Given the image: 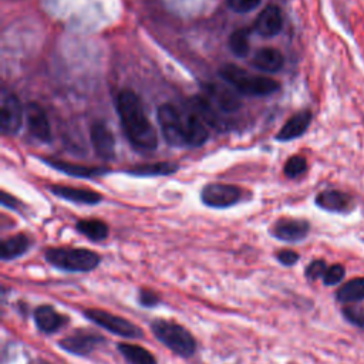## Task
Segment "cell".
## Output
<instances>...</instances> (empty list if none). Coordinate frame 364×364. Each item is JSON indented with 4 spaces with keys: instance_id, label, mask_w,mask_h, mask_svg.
<instances>
[{
    "instance_id": "83f0119b",
    "label": "cell",
    "mask_w": 364,
    "mask_h": 364,
    "mask_svg": "<svg viewBox=\"0 0 364 364\" xmlns=\"http://www.w3.org/2000/svg\"><path fill=\"white\" fill-rule=\"evenodd\" d=\"M307 169V161L301 155H294L290 156L283 168V172L287 178H297L299 175L304 173Z\"/></svg>"
},
{
    "instance_id": "9a60e30c",
    "label": "cell",
    "mask_w": 364,
    "mask_h": 364,
    "mask_svg": "<svg viewBox=\"0 0 364 364\" xmlns=\"http://www.w3.org/2000/svg\"><path fill=\"white\" fill-rule=\"evenodd\" d=\"M34 321L40 331L53 334L67 324V317L55 311L51 306L43 304L34 310Z\"/></svg>"
},
{
    "instance_id": "7c38bea8",
    "label": "cell",
    "mask_w": 364,
    "mask_h": 364,
    "mask_svg": "<svg viewBox=\"0 0 364 364\" xmlns=\"http://www.w3.org/2000/svg\"><path fill=\"white\" fill-rule=\"evenodd\" d=\"M310 230V225L303 219H279L272 226V235L284 242H299L303 240Z\"/></svg>"
},
{
    "instance_id": "6da1fadb",
    "label": "cell",
    "mask_w": 364,
    "mask_h": 364,
    "mask_svg": "<svg viewBox=\"0 0 364 364\" xmlns=\"http://www.w3.org/2000/svg\"><path fill=\"white\" fill-rule=\"evenodd\" d=\"M117 111L129 144L139 151L158 146V135L149 122L139 97L132 90H122L117 97Z\"/></svg>"
},
{
    "instance_id": "3957f363",
    "label": "cell",
    "mask_w": 364,
    "mask_h": 364,
    "mask_svg": "<svg viewBox=\"0 0 364 364\" xmlns=\"http://www.w3.org/2000/svg\"><path fill=\"white\" fill-rule=\"evenodd\" d=\"M44 257L54 267L75 273L91 272L101 262L95 252L78 247H51L46 250Z\"/></svg>"
},
{
    "instance_id": "ffe728a7",
    "label": "cell",
    "mask_w": 364,
    "mask_h": 364,
    "mask_svg": "<svg viewBox=\"0 0 364 364\" xmlns=\"http://www.w3.org/2000/svg\"><path fill=\"white\" fill-rule=\"evenodd\" d=\"M252 65L263 73H276L283 67V55L273 47H263L255 53Z\"/></svg>"
},
{
    "instance_id": "9c48e42d",
    "label": "cell",
    "mask_w": 364,
    "mask_h": 364,
    "mask_svg": "<svg viewBox=\"0 0 364 364\" xmlns=\"http://www.w3.org/2000/svg\"><path fill=\"white\" fill-rule=\"evenodd\" d=\"M105 338L97 333H90V331H75L71 336L64 337L60 340L58 346L60 348L75 354V355H88L92 353L100 344H102Z\"/></svg>"
},
{
    "instance_id": "2e32d148",
    "label": "cell",
    "mask_w": 364,
    "mask_h": 364,
    "mask_svg": "<svg viewBox=\"0 0 364 364\" xmlns=\"http://www.w3.org/2000/svg\"><path fill=\"white\" fill-rule=\"evenodd\" d=\"M310 122H311V112L309 109H303L289 118V121L277 132L276 139L286 142V141L299 138L307 131Z\"/></svg>"
},
{
    "instance_id": "603a6c76",
    "label": "cell",
    "mask_w": 364,
    "mask_h": 364,
    "mask_svg": "<svg viewBox=\"0 0 364 364\" xmlns=\"http://www.w3.org/2000/svg\"><path fill=\"white\" fill-rule=\"evenodd\" d=\"M340 303H355L364 300V277H355L344 283L336 291Z\"/></svg>"
},
{
    "instance_id": "44dd1931",
    "label": "cell",
    "mask_w": 364,
    "mask_h": 364,
    "mask_svg": "<svg viewBox=\"0 0 364 364\" xmlns=\"http://www.w3.org/2000/svg\"><path fill=\"white\" fill-rule=\"evenodd\" d=\"M30 246H31V240L24 233L10 236L1 242L0 257L3 262L17 259L23 256L30 249Z\"/></svg>"
},
{
    "instance_id": "484cf974",
    "label": "cell",
    "mask_w": 364,
    "mask_h": 364,
    "mask_svg": "<svg viewBox=\"0 0 364 364\" xmlns=\"http://www.w3.org/2000/svg\"><path fill=\"white\" fill-rule=\"evenodd\" d=\"M178 166L172 162H155V164H145L128 169L127 172L131 175L138 176H158V175H171L176 172Z\"/></svg>"
},
{
    "instance_id": "4fadbf2b",
    "label": "cell",
    "mask_w": 364,
    "mask_h": 364,
    "mask_svg": "<svg viewBox=\"0 0 364 364\" xmlns=\"http://www.w3.org/2000/svg\"><path fill=\"white\" fill-rule=\"evenodd\" d=\"M283 26L282 11L277 6H267L257 16L253 30L262 37H273L280 33Z\"/></svg>"
},
{
    "instance_id": "7a4b0ae2",
    "label": "cell",
    "mask_w": 364,
    "mask_h": 364,
    "mask_svg": "<svg viewBox=\"0 0 364 364\" xmlns=\"http://www.w3.org/2000/svg\"><path fill=\"white\" fill-rule=\"evenodd\" d=\"M219 74L228 84L233 85L237 92L249 97L270 95L280 88L276 80L263 75H250L246 70L233 64L223 65Z\"/></svg>"
},
{
    "instance_id": "4316f807",
    "label": "cell",
    "mask_w": 364,
    "mask_h": 364,
    "mask_svg": "<svg viewBox=\"0 0 364 364\" xmlns=\"http://www.w3.org/2000/svg\"><path fill=\"white\" fill-rule=\"evenodd\" d=\"M247 30H236L229 37V48L236 57H246L249 54V38Z\"/></svg>"
},
{
    "instance_id": "4dcf8cb0",
    "label": "cell",
    "mask_w": 364,
    "mask_h": 364,
    "mask_svg": "<svg viewBox=\"0 0 364 364\" xmlns=\"http://www.w3.org/2000/svg\"><path fill=\"white\" fill-rule=\"evenodd\" d=\"M228 6L236 13H249L255 10L262 0H226Z\"/></svg>"
},
{
    "instance_id": "52a82bcc",
    "label": "cell",
    "mask_w": 364,
    "mask_h": 364,
    "mask_svg": "<svg viewBox=\"0 0 364 364\" xmlns=\"http://www.w3.org/2000/svg\"><path fill=\"white\" fill-rule=\"evenodd\" d=\"M24 109L11 91L3 88L0 98V127L4 135H14L21 128Z\"/></svg>"
},
{
    "instance_id": "ba28073f",
    "label": "cell",
    "mask_w": 364,
    "mask_h": 364,
    "mask_svg": "<svg viewBox=\"0 0 364 364\" xmlns=\"http://www.w3.org/2000/svg\"><path fill=\"white\" fill-rule=\"evenodd\" d=\"M242 198V189L228 183H208L200 192L202 202L209 208L223 209L237 203Z\"/></svg>"
},
{
    "instance_id": "5bb4252c",
    "label": "cell",
    "mask_w": 364,
    "mask_h": 364,
    "mask_svg": "<svg viewBox=\"0 0 364 364\" xmlns=\"http://www.w3.org/2000/svg\"><path fill=\"white\" fill-rule=\"evenodd\" d=\"M316 205L324 210L328 212H350L354 208V200L350 195L336 191V189H327L320 192L316 196Z\"/></svg>"
},
{
    "instance_id": "1f68e13d",
    "label": "cell",
    "mask_w": 364,
    "mask_h": 364,
    "mask_svg": "<svg viewBox=\"0 0 364 364\" xmlns=\"http://www.w3.org/2000/svg\"><path fill=\"white\" fill-rule=\"evenodd\" d=\"M327 270V264L324 260H313L306 267V277L309 280H317L318 277H323Z\"/></svg>"
},
{
    "instance_id": "cb8c5ba5",
    "label": "cell",
    "mask_w": 364,
    "mask_h": 364,
    "mask_svg": "<svg viewBox=\"0 0 364 364\" xmlns=\"http://www.w3.org/2000/svg\"><path fill=\"white\" fill-rule=\"evenodd\" d=\"M118 350L128 364H156V358L141 346L122 343L118 344Z\"/></svg>"
},
{
    "instance_id": "30bf717a",
    "label": "cell",
    "mask_w": 364,
    "mask_h": 364,
    "mask_svg": "<svg viewBox=\"0 0 364 364\" xmlns=\"http://www.w3.org/2000/svg\"><path fill=\"white\" fill-rule=\"evenodd\" d=\"M24 119L28 132L41 142L51 141V128L44 109L37 104H27L24 108Z\"/></svg>"
},
{
    "instance_id": "7402d4cb",
    "label": "cell",
    "mask_w": 364,
    "mask_h": 364,
    "mask_svg": "<svg viewBox=\"0 0 364 364\" xmlns=\"http://www.w3.org/2000/svg\"><path fill=\"white\" fill-rule=\"evenodd\" d=\"M208 90H209V95L212 97V104L216 105V108H219L222 111H228V112L236 111L239 108L240 101L230 90L218 87L215 84L209 85Z\"/></svg>"
},
{
    "instance_id": "ac0fdd59",
    "label": "cell",
    "mask_w": 364,
    "mask_h": 364,
    "mask_svg": "<svg viewBox=\"0 0 364 364\" xmlns=\"http://www.w3.org/2000/svg\"><path fill=\"white\" fill-rule=\"evenodd\" d=\"M185 119V136H186V146H200L209 138V131L206 122L196 115L193 111L183 117Z\"/></svg>"
},
{
    "instance_id": "5b68a950",
    "label": "cell",
    "mask_w": 364,
    "mask_h": 364,
    "mask_svg": "<svg viewBox=\"0 0 364 364\" xmlns=\"http://www.w3.org/2000/svg\"><path fill=\"white\" fill-rule=\"evenodd\" d=\"M84 316L92 323H95L97 326L105 328L109 333H114L115 336L125 337V338H139L144 336L142 330L138 326H135L134 323L117 314L98 310V309H88V310H84Z\"/></svg>"
},
{
    "instance_id": "d6a6232c",
    "label": "cell",
    "mask_w": 364,
    "mask_h": 364,
    "mask_svg": "<svg viewBox=\"0 0 364 364\" xmlns=\"http://www.w3.org/2000/svg\"><path fill=\"white\" fill-rule=\"evenodd\" d=\"M277 260L284 264V266H293L297 263L299 260V255L294 252V250H290V249H282L277 255H276Z\"/></svg>"
},
{
    "instance_id": "e0dca14e",
    "label": "cell",
    "mask_w": 364,
    "mask_h": 364,
    "mask_svg": "<svg viewBox=\"0 0 364 364\" xmlns=\"http://www.w3.org/2000/svg\"><path fill=\"white\" fill-rule=\"evenodd\" d=\"M51 192L65 200L74 202V203H84V205H95L101 202L102 196L91 189L85 188H74V186H61L55 185L50 188Z\"/></svg>"
},
{
    "instance_id": "d6986e66",
    "label": "cell",
    "mask_w": 364,
    "mask_h": 364,
    "mask_svg": "<svg viewBox=\"0 0 364 364\" xmlns=\"http://www.w3.org/2000/svg\"><path fill=\"white\" fill-rule=\"evenodd\" d=\"M43 162H46L47 165H50L54 169H58V171H61L64 173H68V175L77 176V178H95V176H101V175L108 172V169L101 168V166L77 165V164L64 162V161L51 159V158H44Z\"/></svg>"
},
{
    "instance_id": "d4e9b609",
    "label": "cell",
    "mask_w": 364,
    "mask_h": 364,
    "mask_svg": "<svg viewBox=\"0 0 364 364\" xmlns=\"http://www.w3.org/2000/svg\"><path fill=\"white\" fill-rule=\"evenodd\" d=\"M77 230L87 236L90 240L100 242L108 236V226L98 219H84L77 222Z\"/></svg>"
},
{
    "instance_id": "8fae6325",
    "label": "cell",
    "mask_w": 364,
    "mask_h": 364,
    "mask_svg": "<svg viewBox=\"0 0 364 364\" xmlns=\"http://www.w3.org/2000/svg\"><path fill=\"white\" fill-rule=\"evenodd\" d=\"M90 139L95 154L104 161H111L115 156V139L109 128L100 121H95L90 129Z\"/></svg>"
},
{
    "instance_id": "f1b7e54d",
    "label": "cell",
    "mask_w": 364,
    "mask_h": 364,
    "mask_svg": "<svg viewBox=\"0 0 364 364\" xmlns=\"http://www.w3.org/2000/svg\"><path fill=\"white\" fill-rule=\"evenodd\" d=\"M343 314L353 326L364 330V306H347L343 309Z\"/></svg>"
},
{
    "instance_id": "8992f818",
    "label": "cell",
    "mask_w": 364,
    "mask_h": 364,
    "mask_svg": "<svg viewBox=\"0 0 364 364\" xmlns=\"http://www.w3.org/2000/svg\"><path fill=\"white\" fill-rule=\"evenodd\" d=\"M158 122L162 136L172 146H186L185 119L171 104H162L158 108Z\"/></svg>"
},
{
    "instance_id": "f546056e",
    "label": "cell",
    "mask_w": 364,
    "mask_h": 364,
    "mask_svg": "<svg viewBox=\"0 0 364 364\" xmlns=\"http://www.w3.org/2000/svg\"><path fill=\"white\" fill-rule=\"evenodd\" d=\"M344 274H346V270H344L343 264H333V266L327 267V270L323 276V282L326 286H334L343 280Z\"/></svg>"
},
{
    "instance_id": "277c9868",
    "label": "cell",
    "mask_w": 364,
    "mask_h": 364,
    "mask_svg": "<svg viewBox=\"0 0 364 364\" xmlns=\"http://www.w3.org/2000/svg\"><path fill=\"white\" fill-rule=\"evenodd\" d=\"M154 336L169 350L181 357H191L196 351V341L193 336L182 326L158 318L151 323Z\"/></svg>"
},
{
    "instance_id": "836d02e7",
    "label": "cell",
    "mask_w": 364,
    "mask_h": 364,
    "mask_svg": "<svg viewBox=\"0 0 364 364\" xmlns=\"http://www.w3.org/2000/svg\"><path fill=\"white\" fill-rule=\"evenodd\" d=\"M139 303L144 307H154L159 303V296L151 290H141L139 291Z\"/></svg>"
}]
</instances>
